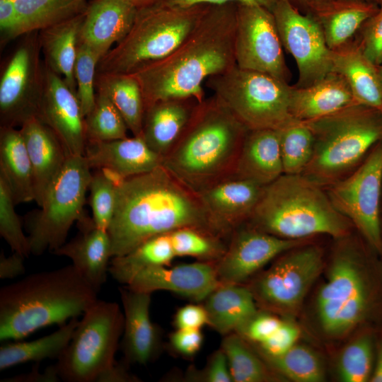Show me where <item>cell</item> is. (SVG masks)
Instances as JSON below:
<instances>
[{"label":"cell","mask_w":382,"mask_h":382,"mask_svg":"<svg viewBox=\"0 0 382 382\" xmlns=\"http://www.w3.org/2000/svg\"><path fill=\"white\" fill-rule=\"evenodd\" d=\"M185 227L228 241L198 193L163 166L118 182L115 212L108 229L112 257L127 254L153 236Z\"/></svg>","instance_id":"1"},{"label":"cell","mask_w":382,"mask_h":382,"mask_svg":"<svg viewBox=\"0 0 382 382\" xmlns=\"http://www.w3.org/2000/svg\"><path fill=\"white\" fill-rule=\"evenodd\" d=\"M236 12L237 4L209 5L172 52L131 74L141 87L145 108L161 100L205 98V81L236 64Z\"/></svg>","instance_id":"2"},{"label":"cell","mask_w":382,"mask_h":382,"mask_svg":"<svg viewBox=\"0 0 382 382\" xmlns=\"http://www.w3.org/2000/svg\"><path fill=\"white\" fill-rule=\"evenodd\" d=\"M248 131L214 95L205 98L162 166L198 193L234 175Z\"/></svg>","instance_id":"3"},{"label":"cell","mask_w":382,"mask_h":382,"mask_svg":"<svg viewBox=\"0 0 382 382\" xmlns=\"http://www.w3.org/2000/svg\"><path fill=\"white\" fill-rule=\"evenodd\" d=\"M97 292L72 264L30 274L0 289V340H21L84 313Z\"/></svg>","instance_id":"4"},{"label":"cell","mask_w":382,"mask_h":382,"mask_svg":"<svg viewBox=\"0 0 382 382\" xmlns=\"http://www.w3.org/2000/svg\"><path fill=\"white\" fill-rule=\"evenodd\" d=\"M246 223L292 240L317 234L342 238L349 228V221L335 208L322 186L302 174L283 173L264 186Z\"/></svg>","instance_id":"5"},{"label":"cell","mask_w":382,"mask_h":382,"mask_svg":"<svg viewBox=\"0 0 382 382\" xmlns=\"http://www.w3.org/2000/svg\"><path fill=\"white\" fill-rule=\"evenodd\" d=\"M303 122L312 131L314 146L302 175L321 186L340 180L382 141V112L358 103Z\"/></svg>","instance_id":"6"},{"label":"cell","mask_w":382,"mask_h":382,"mask_svg":"<svg viewBox=\"0 0 382 382\" xmlns=\"http://www.w3.org/2000/svg\"><path fill=\"white\" fill-rule=\"evenodd\" d=\"M208 4L140 8L131 30L100 60L97 72L131 74L172 52L193 30Z\"/></svg>","instance_id":"7"},{"label":"cell","mask_w":382,"mask_h":382,"mask_svg":"<svg viewBox=\"0 0 382 382\" xmlns=\"http://www.w3.org/2000/svg\"><path fill=\"white\" fill-rule=\"evenodd\" d=\"M204 86L249 130H279L297 120L289 111L291 86L267 74L236 64Z\"/></svg>","instance_id":"8"},{"label":"cell","mask_w":382,"mask_h":382,"mask_svg":"<svg viewBox=\"0 0 382 382\" xmlns=\"http://www.w3.org/2000/svg\"><path fill=\"white\" fill-rule=\"evenodd\" d=\"M84 156H69L62 169L46 192L40 209L25 219L30 253L53 252L65 243L72 224L86 216L83 205L91 178Z\"/></svg>","instance_id":"9"},{"label":"cell","mask_w":382,"mask_h":382,"mask_svg":"<svg viewBox=\"0 0 382 382\" xmlns=\"http://www.w3.org/2000/svg\"><path fill=\"white\" fill-rule=\"evenodd\" d=\"M125 316L118 303L98 300L83 313L54 365L61 380L96 382L115 361Z\"/></svg>","instance_id":"10"},{"label":"cell","mask_w":382,"mask_h":382,"mask_svg":"<svg viewBox=\"0 0 382 382\" xmlns=\"http://www.w3.org/2000/svg\"><path fill=\"white\" fill-rule=\"evenodd\" d=\"M369 303V286L359 257L351 245H342L316 299L322 330L332 337L345 335L364 318Z\"/></svg>","instance_id":"11"},{"label":"cell","mask_w":382,"mask_h":382,"mask_svg":"<svg viewBox=\"0 0 382 382\" xmlns=\"http://www.w3.org/2000/svg\"><path fill=\"white\" fill-rule=\"evenodd\" d=\"M382 141L350 175L330 185L328 195L335 208L355 225L369 243L382 253L380 199Z\"/></svg>","instance_id":"12"},{"label":"cell","mask_w":382,"mask_h":382,"mask_svg":"<svg viewBox=\"0 0 382 382\" xmlns=\"http://www.w3.org/2000/svg\"><path fill=\"white\" fill-rule=\"evenodd\" d=\"M323 267L319 247L298 246L282 253L250 289L255 301L265 308L292 312L301 305Z\"/></svg>","instance_id":"13"},{"label":"cell","mask_w":382,"mask_h":382,"mask_svg":"<svg viewBox=\"0 0 382 382\" xmlns=\"http://www.w3.org/2000/svg\"><path fill=\"white\" fill-rule=\"evenodd\" d=\"M16 48L2 71L0 80L1 127L21 126L36 117L41 98L45 64L40 60L41 50L37 31Z\"/></svg>","instance_id":"14"},{"label":"cell","mask_w":382,"mask_h":382,"mask_svg":"<svg viewBox=\"0 0 382 382\" xmlns=\"http://www.w3.org/2000/svg\"><path fill=\"white\" fill-rule=\"evenodd\" d=\"M283 45L272 11L265 7L237 4L234 53L236 65L289 82Z\"/></svg>","instance_id":"15"},{"label":"cell","mask_w":382,"mask_h":382,"mask_svg":"<svg viewBox=\"0 0 382 382\" xmlns=\"http://www.w3.org/2000/svg\"><path fill=\"white\" fill-rule=\"evenodd\" d=\"M283 47L296 61V87L308 86L332 71L331 50L318 23L288 0H279L272 9Z\"/></svg>","instance_id":"16"},{"label":"cell","mask_w":382,"mask_h":382,"mask_svg":"<svg viewBox=\"0 0 382 382\" xmlns=\"http://www.w3.org/2000/svg\"><path fill=\"white\" fill-rule=\"evenodd\" d=\"M302 243V240L282 238L245 223L232 232L225 252L214 262L219 281L241 284L272 260Z\"/></svg>","instance_id":"17"},{"label":"cell","mask_w":382,"mask_h":382,"mask_svg":"<svg viewBox=\"0 0 382 382\" xmlns=\"http://www.w3.org/2000/svg\"><path fill=\"white\" fill-rule=\"evenodd\" d=\"M36 117L53 130L69 156H84L87 141L85 117L77 96L62 77L45 65Z\"/></svg>","instance_id":"18"},{"label":"cell","mask_w":382,"mask_h":382,"mask_svg":"<svg viewBox=\"0 0 382 382\" xmlns=\"http://www.w3.org/2000/svg\"><path fill=\"white\" fill-rule=\"evenodd\" d=\"M125 284L138 292L168 291L200 301L205 300L220 282L214 262L199 261L172 267H146L133 274Z\"/></svg>","instance_id":"19"},{"label":"cell","mask_w":382,"mask_h":382,"mask_svg":"<svg viewBox=\"0 0 382 382\" xmlns=\"http://www.w3.org/2000/svg\"><path fill=\"white\" fill-rule=\"evenodd\" d=\"M124 309L123 336L119 347L128 364L145 365L156 358L161 349L159 329L150 318L151 294L119 287Z\"/></svg>","instance_id":"20"},{"label":"cell","mask_w":382,"mask_h":382,"mask_svg":"<svg viewBox=\"0 0 382 382\" xmlns=\"http://www.w3.org/2000/svg\"><path fill=\"white\" fill-rule=\"evenodd\" d=\"M263 187L233 176L198 195L215 224L229 239L232 232L250 219Z\"/></svg>","instance_id":"21"},{"label":"cell","mask_w":382,"mask_h":382,"mask_svg":"<svg viewBox=\"0 0 382 382\" xmlns=\"http://www.w3.org/2000/svg\"><path fill=\"white\" fill-rule=\"evenodd\" d=\"M84 156L91 168L106 170L122 180L162 166L163 157L154 151L141 135L112 141H87Z\"/></svg>","instance_id":"22"},{"label":"cell","mask_w":382,"mask_h":382,"mask_svg":"<svg viewBox=\"0 0 382 382\" xmlns=\"http://www.w3.org/2000/svg\"><path fill=\"white\" fill-rule=\"evenodd\" d=\"M138 9L128 0H92L84 13L79 42L102 59L129 32Z\"/></svg>","instance_id":"23"},{"label":"cell","mask_w":382,"mask_h":382,"mask_svg":"<svg viewBox=\"0 0 382 382\" xmlns=\"http://www.w3.org/2000/svg\"><path fill=\"white\" fill-rule=\"evenodd\" d=\"M20 131L32 165L35 201L40 207L69 155L53 130L37 117L26 120Z\"/></svg>","instance_id":"24"},{"label":"cell","mask_w":382,"mask_h":382,"mask_svg":"<svg viewBox=\"0 0 382 382\" xmlns=\"http://www.w3.org/2000/svg\"><path fill=\"white\" fill-rule=\"evenodd\" d=\"M80 233L52 252L70 258L73 265L97 292L106 282L112 257V244L108 231L95 225L87 216L78 222Z\"/></svg>","instance_id":"25"},{"label":"cell","mask_w":382,"mask_h":382,"mask_svg":"<svg viewBox=\"0 0 382 382\" xmlns=\"http://www.w3.org/2000/svg\"><path fill=\"white\" fill-rule=\"evenodd\" d=\"M354 103L349 86L335 71L306 87L291 86L289 111L299 121L323 117Z\"/></svg>","instance_id":"26"},{"label":"cell","mask_w":382,"mask_h":382,"mask_svg":"<svg viewBox=\"0 0 382 382\" xmlns=\"http://www.w3.org/2000/svg\"><path fill=\"white\" fill-rule=\"evenodd\" d=\"M199 103L191 98H171L146 107L141 136L146 144L163 158L180 137Z\"/></svg>","instance_id":"27"},{"label":"cell","mask_w":382,"mask_h":382,"mask_svg":"<svg viewBox=\"0 0 382 382\" xmlns=\"http://www.w3.org/2000/svg\"><path fill=\"white\" fill-rule=\"evenodd\" d=\"M332 71L349 86L357 103L382 112V82L378 68L363 53L353 38L331 50Z\"/></svg>","instance_id":"28"},{"label":"cell","mask_w":382,"mask_h":382,"mask_svg":"<svg viewBox=\"0 0 382 382\" xmlns=\"http://www.w3.org/2000/svg\"><path fill=\"white\" fill-rule=\"evenodd\" d=\"M283 173L278 130L248 129L233 176L265 186Z\"/></svg>","instance_id":"29"},{"label":"cell","mask_w":382,"mask_h":382,"mask_svg":"<svg viewBox=\"0 0 382 382\" xmlns=\"http://www.w3.org/2000/svg\"><path fill=\"white\" fill-rule=\"evenodd\" d=\"M379 6L361 0H324L307 14L318 23L328 47L334 50L352 40Z\"/></svg>","instance_id":"30"},{"label":"cell","mask_w":382,"mask_h":382,"mask_svg":"<svg viewBox=\"0 0 382 382\" xmlns=\"http://www.w3.org/2000/svg\"><path fill=\"white\" fill-rule=\"evenodd\" d=\"M208 325L221 335L239 332L257 313L250 288L220 284L204 300Z\"/></svg>","instance_id":"31"},{"label":"cell","mask_w":382,"mask_h":382,"mask_svg":"<svg viewBox=\"0 0 382 382\" xmlns=\"http://www.w3.org/2000/svg\"><path fill=\"white\" fill-rule=\"evenodd\" d=\"M84 13L39 31L45 65L76 94L74 66Z\"/></svg>","instance_id":"32"},{"label":"cell","mask_w":382,"mask_h":382,"mask_svg":"<svg viewBox=\"0 0 382 382\" xmlns=\"http://www.w3.org/2000/svg\"><path fill=\"white\" fill-rule=\"evenodd\" d=\"M0 177L16 204L35 200L31 162L20 129L0 128Z\"/></svg>","instance_id":"33"},{"label":"cell","mask_w":382,"mask_h":382,"mask_svg":"<svg viewBox=\"0 0 382 382\" xmlns=\"http://www.w3.org/2000/svg\"><path fill=\"white\" fill-rule=\"evenodd\" d=\"M96 89L108 96L133 136L141 135L145 105L137 80L132 74L97 72Z\"/></svg>","instance_id":"34"},{"label":"cell","mask_w":382,"mask_h":382,"mask_svg":"<svg viewBox=\"0 0 382 382\" xmlns=\"http://www.w3.org/2000/svg\"><path fill=\"white\" fill-rule=\"evenodd\" d=\"M79 320L70 319L54 332L28 342H15L0 347V370L28 361L57 359L71 340Z\"/></svg>","instance_id":"35"},{"label":"cell","mask_w":382,"mask_h":382,"mask_svg":"<svg viewBox=\"0 0 382 382\" xmlns=\"http://www.w3.org/2000/svg\"><path fill=\"white\" fill-rule=\"evenodd\" d=\"M175 257L168 233L153 236L127 254L112 257L108 272L125 284L136 272L149 267L168 266Z\"/></svg>","instance_id":"36"},{"label":"cell","mask_w":382,"mask_h":382,"mask_svg":"<svg viewBox=\"0 0 382 382\" xmlns=\"http://www.w3.org/2000/svg\"><path fill=\"white\" fill-rule=\"evenodd\" d=\"M21 35L40 31L85 13L86 0H13Z\"/></svg>","instance_id":"37"},{"label":"cell","mask_w":382,"mask_h":382,"mask_svg":"<svg viewBox=\"0 0 382 382\" xmlns=\"http://www.w3.org/2000/svg\"><path fill=\"white\" fill-rule=\"evenodd\" d=\"M278 132L284 173L302 174L313 152L311 129L306 122L296 120Z\"/></svg>","instance_id":"38"},{"label":"cell","mask_w":382,"mask_h":382,"mask_svg":"<svg viewBox=\"0 0 382 382\" xmlns=\"http://www.w3.org/2000/svg\"><path fill=\"white\" fill-rule=\"evenodd\" d=\"M277 372L296 382H320L325 378L323 363L311 349L295 344L285 353L275 357L262 354Z\"/></svg>","instance_id":"39"},{"label":"cell","mask_w":382,"mask_h":382,"mask_svg":"<svg viewBox=\"0 0 382 382\" xmlns=\"http://www.w3.org/2000/svg\"><path fill=\"white\" fill-rule=\"evenodd\" d=\"M233 382H262L271 379L263 362L238 333L225 335L221 345Z\"/></svg>","instance_id":"40"},{"label":"cell","mask_w":382,"mask_h":382,"mask_svg":"<svg viewBox=\"0 0 382 382\" xmlns=\"http://www.w3.org/2000/svg\"><path fill=\"white\" fill-rule=\"evenodd\" d=\"M87 141H106L127 137L128 127L108 96L96 89L95 103L85 117Z\"/></svg>","instance_id":"41"},{"label":"cell","mask_w":382,"mask_h":382,"mask_svg":"<svg viewBox=\"0 0 382 382\" xmlns=\"http://www.w3.org/2000/svg\"><path fill=\"white\" fill-rule=\"evenodd\" d=\"M176 256H190L216 262L225 252L228 241L194 228H180L168 233Z\"/></svg>","instance_id":"42"},{"label":"cell","mask_w":382,"mask_h":382,"mask_svg":"<svg viewBox=\"0 0 382 382\" xmlns=\"http://www.w3.org/2000/svg\"><path fill=\"white\" fill-rule=\"evenodd\" d=\"M121 180L110 173L96 169L92 173L88 186L89 204L93 214V221L96 227L108 231L113 217L117 185Z\"/></svg>","instance_id":"43"},{"label":"cell","mask_w":382,"mask_h":382,"mask_svg":"<svg viewBox=\"0 0 382 382\" xmlns=\"http://www.w3.org/2000/svg\"><path fill=\"white\" fill-rule=\"evenodd\" d=\"M372 342L367 335L354 340L342 351L338 374L345 382H364L370 379L372 365Z\"/></svg>","instance_id":"44"},{"label":"cell","mask_w":382,"mask_h":382,"mask_svg":"<svg viewBox=\"0 0 382 382\" xmlns=\"http://www.w3.org/2000/svg\"><path fill=\"white\" fill-rule=\"evenodd\" d=\"M101 58L88 46L79 42L74 66L76 96L84 117L93 108L96 100V76Z\"/></svg>","instance_id":"45"},{"label":"cell","mask_w":382,"mask_h":382,"mask_svg":"<svg viewBox=\"0 0 382 382\" xmlns=\"http://www.w3.org/2000/svg\"><path fill=\"white\" fill-rule=\"evenodd\" d=\"M15 205L9 188L0 177V235L14 253L28 257L31 254L29 241L23 233Z\"/></svg>","instance_id":"46"},{"label":"cell","mask_w":382,"mask_h":382,"mask_svg":"<svg viewBox=\"0 0 382 382\" xmlns=\"http://www.w3.org/2000/svg\"><path fill=\"white\" fill-rule=\"evenodd\" d=\"M354 38L364 54L379 66L382 62V6L361 25Z\"/></svg>","instance_id":"47"},{"label":"cell","mask_w":382,"mask_h":382,"mask_svg":"<svg viewBox=\"0 0 382 382\" xmlns=\"http://www.w3.org/2000/svg\"><path fill=\"white\" fill-rule=\"evenodd\" d=\"M187 378L190 381L232 382L227 359L221 348L212 354L202 371H190Z\"/></svg>","instance_id":"48"},{"label":"cell","mask_w":382,"mask_h":382,"mask_svg":"<svg viewBox=\"0 0 382 382\" xmlns=\"http://www.w3.org/2000/svg\"><path fill=\"white\" fill-rule=\"evenodd\" d=\"M299 335V329L296 325L283 320L268 339L259 344L262 354L275 357L285 353L296 344Z\"/></svg>","instance_id":"49"},{"label":"cell","mask_w":382,"mask_h":382,"mask_svg":"<svg viewBox=\"0 0 382 382\" xmlns=\"http://www.w3.org/2000/svg\"><path fill=\"white\" fill-rule=\"evenodd\" d=\"M283 320L267 313H257L239 332L242 337L260 344L268 339Z\"/></svg>","instance_id":"50"},{"label":"cell","mask_w":382,"mask_h":382,"mask_svg":"<svg viewBox=\"0 0 382 382\" xmlns=\"http://www.w3.org/2000/svg\"><path fill=\"white\" fill-rule=\"evenodd\" d=\"M203 335L200 329L178 328L170 336L172 347L184 356H192L201 348Z\"/></svg>","instance_id":"51"},{"label":"cell","mask_w":382,"mask_h":382,"mask_svg":"<svg viewBox=\"0 0 382 382\" xmlns=\"http://www.w3.org/2000/svg\"><path fill=\"white\" fill-rule=\"evenodd\" d=\"M0 30L4 41L21 35V21L13 0H0Z\"/></svg>","instance_id":"52"},{"label":"cell","mask_w":382,"mask_h":382,"mask_svg":"<svg viewBox=\"0 0 382 382\" xmlns=\"http://www.w3.org/2000/svg\"><path fill=\"white\" fill-rule=\"evenodd\" d=\"M175 324L178 328L200 329L208 324V316L204 306L188 304L176 313Z\"/></svg>","instance_id":"53"},{"label":"cell","mask_w":382,"mask_h":382,"mask_svg":"<svg viewBox=\"0 0 382 382\" xmlns=\"http://www.w3.org/2000/svg\"><path fill=\"white\" fill-rule=\"evenodd\" d=\"M278 1L279 0H161L157 4L168 7L185 8L199 4L221 5L234 3L260 6L272 11Z\"/></svg>","instance_id":"54"},{"label":"cell","mask_w":382,"mask_h":382,"mask_svg":"<svg viewBox=\"0 0 382 382\" xmlns=\"http://www.w3.org/2000/svg\"><path fill=\"white\" fill-rule=\"evenodd\" d=\"M23 257L17 253L6 257L4 252L0 254V278L13 279L25 273V268L23 265Z\"/></svg>","instance_id":"55"},{"label":"cell","mask_w":382,"mask_h":382,"mask_svg":"<svg viewBox=\"0 0 382 382\" xmlns=\"http://www.w3.org/2000/svg\"><path fill=\"white\" fill-rule=\"evenodd\" d=\"M127 364L124 360L115 361L104 371L97 378L96 382H132L139 379L127 371Z\"/></svg>","instance_id":"56"},{"label":"cell","mask_w":382,"mask_h":382,"mask_svg":"<svg viewBox=\"0 0 382 382\" xmlns=\"http://www.w3.org/2000/svg\"><path fill=\"white\" fill-rule=\"evenodd\" d=\"M61 381L54 365L46 369L44 373H40L38 364H36L32 371L25 374L18 375L12 378L1 380L7 382H57Z\"/></svg>","instance_id":"57"},{"label":"cell","mask_w":382,"mask_h":382,"mask_svg":"<svg viewBox=\"0 0 382 382\" xmlns=\"http://www.w3.org/2000/svg\"><path fill=\"white\" fill-rule=\"evenodd\" d=\"M295 8L303 13H308L314 6L324 0H288Z\"/></svg>","instance_id":"58"},{"label":"cell","mask_w":382,"mask_h":382,"mask_svg":"<svg viewBox=\"0 0 382 382\" xmlns=\"http://www.w3.org/2000/svg\"><path fill=\"white\" fill-rule=\"evenodd\" d=\"M374 372L370 377L372 382H382V342L379 347Z\"/></svg>","instance_id":"59"},{"label":"cell","mask_w":382,"mask_h":382,"mask_svg":"<svg viewBox=\"0 0 382 382\" xmlns=\"http://www.w3.org/2000/svg\"><path fill=\"white\" fill-rule=\"evenodd\" d=\"M138 8L154 5L161 0H128Z\"/></svg>","instance_id":"60"},{"label":"cell","mask_w":382,"mask_h":382,"mask_svg":"<svg viewBox=\"0 0 382 382\" xmlns=\"http://www.w3.org/2000/svg\"><path fill=\"white\" fill-rule=\"evenodd\" d=\"M377 68H378V71L381 81L382 82V62L381 63L379 66H377Z\"/></svg>","instance_id":"61"},{"label":"cell","mask_w":382,"mask_h":382,"mask_svg":"<svg viewBox=\"0 0 382 382\" xmlns=\"http://www.w3.org/2000/svg\"><path fill=\"white\" fill-rule=\"evenodd\" d=\"M361 1L376 3V4H378V0H361Z\"/></svg>","instance_id":"62"},{"label":"cell","mask_w":382,"mask_h":382,"mask_svg":"<svg viewBox=\"0 0 382 382\" xmlns=\"http://www.w3.org/2000/svg\"><path fill=\"white\" fill-rule=\"evenodd\" d=\"M378 5L382 6V0H378Z\"/></svg>","instance_id":"63"}]
</instances>
